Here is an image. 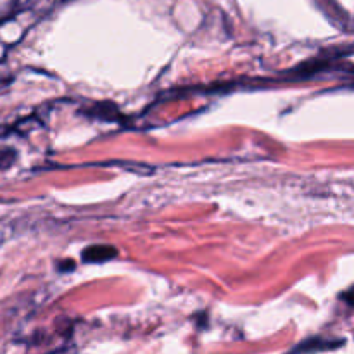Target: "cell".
I'll list each match as a JSON object with an SVG mask.
<instances>
[{"label": "cell", "instance_id": "cell-2", "mask_svg": "<svg viewBox=\"0 0 354 354\" xmlns=\"http://www.w3.org/2000/svg\"><path fill=\"white\" fill-rule=\"evenodd\" d=\"M335 344H332V342L328 341H320V339H313V341H308L304 342V344H301L299 348L294 349V353L290 354H301V353H308V351H315V349H328V348H334Z\"/></svg>", "mask_w": 354, "mask_h": 354}, {"label": "cell", "instance_id": "cell-1", "mask_svg": "<svg viewBox=\"0 0 354 354\" xmlns=\"http://www.w3.org/2000/svg\"><path fill=\"white\" fill-rule=\"evenodd\" d=\"M116 254L118 251L113 245H90L88 249L83 251V259L86 263H104Z\"/></svg>", "mask_w": 354, "mask_h": 354}, {"label": "cell", "instance_id": "cell-3", "mask_svg": "<svg viewBox=\"0 0 354 354\" xmlns=\"http://www.w3.org/2000/svg\"><path fill=\"white\" fill-rule=\"evenodd\" d=\"M12 158H14V152L0 151V168H3V166H7V162H9Z\"/></svg>", "mask_w": 354, "mask_h": 354}]
</instances>
